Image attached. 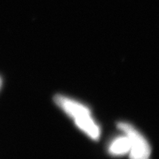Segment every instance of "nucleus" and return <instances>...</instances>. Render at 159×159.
I'll return each instance as SVG.
<instances>
[{"label": "nucleus", "instance_id": "nucleus-1", "mask_svg": "<svg viewBox=\"0 0 159 159\" xmlns=\"http://www.w3.org/2000/svg\"><path fill=\"white\" fill-rule=\"evenodd\" d=\"M55 102L69 116L73 119L76 126L81 131L94 141L99 139L100 128L93 119L90 109L75 99L63 95H57Z\"/></svg>", "mask_w": 159, "mask_h": 159}, {"label": "nucleus", "instance_id": "nucleus-2", "mask_svg": "<svg viewBox=\"0 0 159 159\" xmlns=\"http://www.w3.org/2000/svg\"><path fill=\"white\" fill-rule=\"evenodd\" d=\"M118 128L124 134L127 136L129 141V157L130 159H149L150 146L145 137L133 125L125 122H121Z\"/></svg>", "mask_w": 159, "mask_h": 159}, {"label": "nucleus", "instance_id": "nucleus-3", "mask_svg": "<svg viewBox=\"0 0 159 159\" xmlns=\"http://www.w3.org/2000/svg\"><path fill=\"white\" fill-rule=\"evenodd\" d=\"M107 149H108V153L111 156H115V157L124 156L129 153L130 145L127 136L123 133V135L114 138L111 143L109 144Z\"/></svg>", "mask_w": 159, "mask_h": 159}, {"label": "nucleus", "instance_id": "nucleus-4", "mask_svg": "<svg viewBox=\"0 0 159 159\" xmlns=\"http://www.w3.org/2000/svg\"><path fill=\"white\" fill-rule=\"evenodd\" d=\"M1 86H2V79L0 78V88H1Z\"/></svg>", "mask_w": 159, "mask_h": 159}]
</instances>
